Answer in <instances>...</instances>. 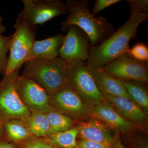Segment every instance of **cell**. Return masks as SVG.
<instances>
[{"label":"cell","instance_id":"6da1fadb","mask_svg":"<svg viewBox=\"0 0 148 148\" xmlns=\"http://www.w3.org/2000/svg\"><path fill=\"white\" fill-rule=\"evenodd\" d=\"M148 13L130 14L129 19L116 32L99 45L90 47L86 63L89 68L101 69L122 54L129 51V42L135 38L138 27L147 20Z\"/></svg>","mask_w":148,"mask_h":148},{"label":"cell","instance_id":"7a4b0ae2","mask_svg":"<svg viewBox=\"0 0 148 148\" xmlns=\"http://www.w3.org/2000/svg\"><path fill=\"white\" fill-rule=\"evenodd\" d=\"M89 0H67L65 2L69 14L61 23V30L67 32L72 25L79 27L89 37L91 47L100 45L115 32L114 26L107 17L92 15L89 7Z\"/></svg>","mask_w":148,"mask_h":148},{"label":"cell","instance_id":"3957f363","mask_svg":"<svg viewBox=\"0 0 148 148\" xmlns=\"http://www.w3.org/2000/svg\"><path fill=\"white\" fill-rule=\"evenodd\" d=\"M24 65L21 75L34 82L49 95L68 85L67 64L59 56L51 60L33 59Z\"/></svg>","mask_w":148,"mask_h":148},{"label":"cell","instance_id":"277c9868","mask_svg":"<svg viewBox=\"0 0 148 148\" xmlns=\"http://www.w3.org/2000/svg\"><path fill=\"white\" fill-rule=\"evenodd\" d=\"M67 84L89 108L106 101L90 74L86 62L66 63Z\"/></svg>","mask_w":148,"mask_h":148},{"label":"cell","instance_id":"5b68a950","mask_svg":"<svg viewBox=\"0 0 148 148\" xmlns=\"http://www.w3.org/2000/svg\"><path fill=\"white\" fill-rule=\"evenodd\" d=\"M14 27L15 32L11 36L10 55L5 75L19 70L26 62L36 35V26H32L19 17L16 18Z\"/></svg>","mask_w":148,"mask_h":148},{"label":"cell","instance_id":"8992f818","mask_svg":"<svg viewBox=\"0 0 148 148\" xmlns=\"http://www.w3.org/2000/svg\"><path fill=\"white\" fill-rule=\"evenodd\" d=\"M19 70L5 75L0 81V118L4 121L12 119L25 121L31 111L23 104L16 89Z\"/></svg>","mask_w":148,"mask_h":148},{"label":"cell","instance_id":"52a82bcc","mask_svg":"<svg viewBox=\"0 0 148 148\" xmlns=\"http://www.w3.org/2000/svg\"><path fill=\"white\" fill-rule=\"evenodd\" d=\"M24 8L18 17L32 26L42 25L56 16L68 14L60 0H22Z\"/></svg>","mask_w":148,"mask_h":148},{"label":"cell","instance_id":"ba28073f","mask_svg":"<svg viewBox=\"0 0 148 148\" xmlns=\"http://www.w3.org/2000/svg\"><path fill=\"white\" fill-rule=\"evenodd\" d=\"M101 69L121 80L148 83V61L137 60L129 52L120 56Z\"/></svg>","mask_w":148,"mask_h":148},{"label":"cell","instance_id":"9c48e42d","mask_svg":"<svg viewBox=\"0 0 148 148\" xmlns=\"http://www.w3.org/2000/svg\"><path fill=\"white\" fill-rule=\"evenodd\" d=\"M51 108L76 121L90 117V108L68 85L49 95Z\"/></svg>","mask_w":148,"mask_h":148},{"label":"cell","instance_id":"30bf717a","mask_svg":"<svg viewBox=\"0 0 148 148\" xmlns=\"http://www.w3.org/2000/svg\"><path fill=\"white\" fill-rule=\"evenodd\" d=\"M59 57L66 63L76 61L86 62L90 56V40L79 27L72 25L68 28Z\"/></svg>","mask_w":148,"mask_h":148},{"label":"cell","instance_id":"8fae6325","mask_svg":"<svg viewBox=\"0 0 148 148\" xmlns=\"http://www.w3.org/2000/svg\"><path fill=\"white\" fill-rule=\"evenodd\" d=\"M16 89L22 103L30 111L46 114L51 108L49 94L30 79L19 75L16 82Z\"/></svg>","mask_w":148,"mask_h":148},{"label":"cell","instance_id":"7c38bea8","mask_svg":"<svg viewBox=\"0 0 148 148\" xmlns=\"http://www.w3.org/2000/svg\"><path fill=\"white\" fill-rule=\"evenodd\" d=\"M90 117L100 120L116 135L135 129L137 125L124 118L108 101H103L90 108Z\"/></svg>","mask_w":148,"mask_h":148},{"label":"cell","instance_id":"4fadbf2b","mask_svg":"<svg viewBox=\"0 0 148 148\" xmlns=\"http://www.w3.org/2000/svg\"><path fill=\"white\" fill-rule=\"evenodd\" d=\"M79 128L78 137L102 144L106 148H114V137L108 126L100 120L90 117L86 121H76Z\"/></svg>","mask_w":148,"mask_h":148},{"label":"cell","instance_id":"5bb4252c","mask_svg":"<svg viewBox=\"0 0 148 148\" xmlns=\"http://www.w3.org/2000/svg\"><path fill=\"white\" fill-rule=\"evenodd\" d=\"M103 95L106 101L125 119L139 126L147 124L148 121L147 113L136 103L125 97Z\"/></svg>","mask_w":148,"mask_h":148},{"label":"cell","instance_id":"9a60e30c","mask_svg":"<svg viewBox=\"0 0 148 148\" xmlns=\"http://www.w3.org/2000/svg\"><path fill=\"white\" fill-rule=\"evenodd\" d=\"M88 68L97 87L103 95L125 97L134 102L120 80L112 76L102 69H92L88 67Z\"/></svg>","mask_w":148,"mask_h":148},{"label":"cell","instance_id":"2e32d148","mask_svg":"<svg viewBox=\"0 0 148 148\" xmlns=\"http://www.w3.org/2000/svg\"><path fill=\"white\" fill-rule=\"evenodd\" d=\"M65 35L59 34L41 40H35L27 61L33 59L51 60L59 56Z\"/></svg>","mask_w":148,"mask_h":148},{"label":"cell","instance_id":"e0dca14e","mask_svg":"<svg viewBox=\"0 0 148 148\" xmlns=\"http://www.w3.org/2000/svg\"><path fill=\"white\" fill-rule=\"evenodd\" d=\"M5 137L4 140L12 143L22 142L35 137L23 121L12 119L4 122Z\"/></svg>","mask_w":148,"mask_h":148},{"label":"cell","instance_id":"ac0fdd59","mask_svg":"<svg viewBox=\"0 0 148 148\" xmlns=\"http://www.w3.org/2000/svg\"><path fill=\"white\" fill-rule=\"evenodd\" d=\"M79 132V128L76 125L69 130L53 133L41 139L45 143L58 148H74L77 145Z\"/></svg>","mask_w":148,"mask_h":148},{"label":"cell","instance_id":"d6986e66","mask_svg":"<svg viewBox=\"0 0 148 148\" xmlns=\"http://www.w3.org/2000/svg\"><path fill=\"white\" fill-rule=\"evenodd\" d=\"M32 135L37 138H42L49 135L50 126L45 114L31 111V114L24 121Z\"/></svg>","mask_w":148,"mask_h":148},{"label":"cell","instance_id":"ffe728a7","mask_svg":"<svg viewBox=\"0 0 148 148\" xmlns=\"http://www.w3.org/2000/svg\"><path fill=\"white\" fill-rule=\"evenodd\" d=\"M133 101L145 112L148 111V94L144 84L132 81L120 80Z\"/></svg>","mask_w":148,"mask_h":148},{"label":"cell","instance_id":"44dd1931","mask_svg":"<svg viewBox=\"0 0 148 148\" xmlns=\"http://www.w3.org/2000/svg\"><path fill=\"white\" fill-rule=\"evenodd\" d=\"M45 114L50 126L49 135L69 130L76 124L75 120L52 108Z\"/></svg>","mask_w":148,"mask_h":148},{"label":"cell","instance_id":"7402d4cb","mask_svg":"<svg viewBox=\"0 0 148 148\" xmlns=\"http://www.w3.org/2000/svg\"><path fill=\"white\" fill-rule=\"evenodd\" d=\"M10 39L11 36H4L0 34V73L4 75L8 64L7 54L9 49Z\"/></svg>","mask_w":148,"mask_h":148},{"label":"cell","instance_id":"603a6c76","mask_svg":"<svg viewBox=\"0 0 148 148\" xmlns=\"http://www.w3.org/2000/svg\"><path fill=\"white\" fill-rule=\"evenodd\" d=\"M13 144L15 148H58L45 143L41 138L36 137Z\"/></svg>","mask_w":148,"mask_h":148},{"label":"cell","instance_id":"cb8c5ba5","mask_svg":"<svg viewBox=\"0 0 148 148\" xmlns=\"http://www.w3.org/2000/svg\"><path fill=\"white\" fill-rule=\"evenodd\" d=\"M129 53L137 60L148 61V47L143 43H139L135 45L130 49Z\"/></svg>","mask_w":148,"mask_h":148},{"label":"cell","instance_id":"d4e9b609","mask_svg":"<svg viewBox=\"0 0 148 148\" xmlns=\"http://www.w3.org/2000/svg\"><path fill=\"white\" fill-rule=\"evenodd\" d=\"M130 14L148 13V0H127Z\"/></svg>","mask_w":148,"mask_h":148},{"label":"cell","instance_id":"484cf974","mask_svg":"<svg viewBox=\"0 0 148 148\" xmlns=\"http://www.w3.org/2000/svg\"><path fill=\"white\" fill-rule=\"evenodd\" d=\"M122 1L121 0H96L92 10V15L96 16L101 11L112 5Z\"/></svg>","mask_w":148,"mask_h":148},{"label":"cell","instance_id":"4316f807","mask_svg":"<svg viewBox=\"0 0 148 148\" xmlns=\"http://www.w3.org/2000/svg\"><path fill=\"white\" fill-rule=\"evenodd\" d=\"M77 145L80 148H106L100 143L90 140H81Z\"/></svg>","mask_w":148,"mask_h":148},{"label":"cell","instance_id":"83f0119b","mask_svg":"<svg viewBox=\"0 0 148 148\" xmlns=\"http://www.w3.org/2000/svg\"><path fill=\"white\" fill-rule=\"evenodd\" d=\"M0 148H15V147L13 143L3 140L0 141Z\"/></svg>","mask_w":148,"mask_h":148},{"label":"cell","instance_id":"f1b7e54d","mask_svg":"<svg viewBox=\"0 0 148 148\" xmlns=\"http://www.w3.org/2000/svg\"><path fill=\"white\" fill-rule=\"evenodd\" d=\"M4 121L0 118V141L4 140L5 137V130L4 126Z\"/></svg>","mask_w":148,"mask_h":148},{"label":"cell","instance_id":"f546056e","mask_svg":"<svg viewBox=\"0 0 148 148\" xmlns=\"http://www.w3.org/2000/svg\"><path fill=\"white\" fill-rule=\"evenodd\" d=\"M114 148H125L120 140L119 135H116L114 137Z\"/></svg>","mask_w":148,"mask_h":148},{"label":"cell","instance_id":"4dcf8cb0","mask_svg":"<svg viewBox=\"0 0 148 148\" xmlns=\"http://www.w3.org/2000/svg\"><path fill=\"white\" fill-rule=\"evenodd\" d=\"M3 18L0 16V34L2 35L5 31V27L3 24Z\"/></svg>","mask_w":148,"mask_h":148},{"label":"cell","instance_id":"1f68e13d","mask_svg":"<svg viewBox=\"0 0 148 148\" xmlns=\"http://www.w3.org/2000/svg\"><path fill=\"white\" fill-rule=\"evenodd\" d=\"M74 148H80L79 147V146L77 145V146H76V147H75Z\"/></svg>","mask_w":148,"mask_h":148}]
</instances>
